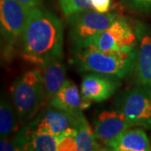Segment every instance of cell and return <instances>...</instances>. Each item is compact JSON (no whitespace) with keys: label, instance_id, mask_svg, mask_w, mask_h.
Here are the masks:
<instances>
[{"label":"cell","instance_id":"6da1fadb","mask_svg":"<svg viewBox=\"0 0 151 151\" xmlns=\"http://www.w3.org/2000/svg\"><path fill=\"white\" fill-rule=\"evenodd\" d=\"M22 54L28 62L41 66L63 56L64 27L53 13L40 7L30 9L21 37Z\"/></svg>","mask_w":151,"mask_h":151},{"label":"cell","instance_id":"7a4b0ae2","mask_svg":"<svg viewBox=\"0 0 151 151\" xmlns=\"http://www.w3.org/2000/svg\"><path fill=\"white\" fill-rule=\"evenodd\" d=\"M136 48L128 51H105L93 46L74 48L71 61L80 71L124 78L134 66Z\"/></svg>","mask_w":151,"mask_h":151},{"label":"cell","instance_id":"3957f363","mask_svg":"<svg viewBox=\"0 0 151 151\" xmlns=\"http://www.w3.org/2000/svg\"><path fill=\"white\" fill-rule=\"evenodd\" d=\"M11 92L18 117L23 121L33 118L47 100L39 69L24 72L14 81Z\"/></svg>","mask_w":151,"mask_h":151},{"label":"cell","instance_id":"277c9868","mask_svg":"<svg viewBox=\"0 0 151 151\" xmlns=\"http://www.w3.org/2000/svg\"><path fill=\"white\" fill-rule=\"evenodd\" d=\"M119 16L116 13H99L93 9L81 11L66 18L69 35L74 48L85 45L104 31Z\"/></svg>","mask_w":151,"mask_h":151},{"label":"cell","instance_id":"5b68a950","mask_svg":"<svg viewBox=\"0 0 151 151\" xmlns=\"http://www.w3.org/2000/svg\"><path fill=\"white\" fill-rule=\"evenodd\" d=\"M117 110L131 127L151 129V88L138 85L124 92L117 102Z\"/></svg>","mask_w":151,"mask_h":151},{"label":"cell","instance_id":"8992f818","mask_svg":"<svg viewBox=\"0 0 151 151\" xmlns=\"http://www.w3.org/2000/svg\"><path fill=\"white\" fill-rule=\"evenodd\" d=\"M30 9L16 0H0V34L5 41L7 56L21 40Z\"/></svg>","mask_w":151,"mask_h":151},{"label":"cell","instance_id":"52a82bcc","mask_svg":"<svg viewBox=\"0 0 151 151\" xmlns=\"http://www.w3.org/2000/svg\"><path fill=\"white\" fill-rule=\"evenodd\" d=\"M88 45L105 51H128L136 48L137 36L129 22L118 16L104 31L83 46Z\"/></svg>","mask_w":151,"mask_h":151},{"label":"cell","instance_id":"ba28073f","mask_svg":"<svg viewBox=\"0 0 151 151\" xmlns=\"http://www.w3.org/2000/svg\"><path fill=\"white\" fill-rule=\"evenodd\" d=\"M85 116L75 118L64 111L49 105L33 122L29 124L32 129L46 132L55 135L75 136L76 126Z\"/></svg>","mask_w":151,"mask_h":151},{"label":"cell","instance_id":"9c48e42d","mask_svg":"<svg viewBox=\"0 0 151 151\" xmlns=\"http://www.w3.org/2000/svg\"><path fill=\"white\" fill-rule=\"evenodd\" d=\"M137 36L134 74L138 85L151 88V26L139 22L134 28Z\"/></svg>","mask_w":151,"mask_h":151},{"label":"cell","instance_id":"30bf717a","mask_svg":"<svg viewBox=\"0 0 151 151\" xmlns=\"http://www.w3.org/2000/svg\"><path fill=\"white\" fill-rule=\"evenodd\" d=\"M119 86V78L97 73H86L81 81V92L87 101L101 103L112 97Z\"/></svg>","mask_w":151,"mask_h":151},{"label":"cell","instance_id":"8fae6325","mask_svg":"<svg viewBox=\"0 0 151 151\" xmlns=\"http://www.w3.org/2000/svg\"><path fill=\"white\" fill-rule=\"evenodd\" d=\"M50 105L75 118H79L84 115L83 111L90 107L91 102L82 97L81 90L73 81L66 79L59 91L50 100Z\"/></svg>","mask_w":151,"mask_h":151},{"label":"cell","instance_id":"7c38bea8","mask_svg":"<svg viewBox=\"0 0 151 151\" xmlns=\"http://www.w3.org/2000/svg\"><path fill=\"white\" fill-rule=\"evenodd\" d=\"M131 128L129 123L119 110L103 111L94 121L95 135L99 143L107 146L124 131Z\"/></svg>","mask_w":151,"mask_h":151},{"label":"cell","instance_id":"4fadbf2b","mask_svg":"<svg viewBox=\"0 0 151 151\" xmlns=\"http://www.w3.org/2000/svg\"><path fill=\"white\" fill-rule=\"evenodd\" d=\"M108 150L114 151H149L151 150L150 139L141 129H128L112 141Z\"/></svg>","mask_w":151,"mask_h":151},{"label":"cell","instance_id":"5bb4252c","mask_svg":"<svg viewBox=\"0 0 151 151\" xmlns=\"http://www.w3.org/2000/svg\"><path fill=\"white\" fill-rule=\"evenodd\" d=\"M40 67L45 97L47 100H50L66 80L65 65L62 58H56L46 62Z\"/></svg>","mask_w":151,"mask_h":151},{"label":"cell","instance_id":"9a60e30c","mask_svg":"<svg viewBox=\"0 0 151 151\" xmlns=\"http://www.w3.org/2000/svg\"><path fill=\"white\" fill-rule=\"evenodd\" d=\"M24 135V150L57 151L59 141L64 137L29 128V124L23 127Z\"/></svg>","mask_w":151,"mask_h":151},{"label":"cell","instance_id":"2e32d148","mask_svg":"<svg viewBox=\"0 0 151 151\" xmlns=\"http://www.w3.org/2000/svg\"><path fill=\"white\" fill-rule=\"evenodd\" d=\"M76 134L74 136L78 146V151L104 150L97 140L95 132L90 127L86 118L81 119L76 126Z\"/></svg>","mask_w":151,"mask_h":151},{"label":"cell","instance_id":"e0dca14e","mask_svg":"<svg viewBox=\"0 0 151 151\" xmlns=\"http://www.w3.org/2000/svg\"><path fill=\"white\" fill-rule=\"evenodd\" d=\"M18 114L9 103L0 100V138L9 139L18 129Z\"/></svg>","mask_w":151,"mask_h":151},{"label":"cell","instance_id":"ac0fdd59","mask_svg":"<svg viewBox=\"0 0 151 151\" xmlns=\"http://www.w3.org/2000/svg\"><path fill=\"white\" fill-rule=\"evenodd\" d=\"M60 9L66 18L81 11L93 9L90 0H58Z\"/></svg>","mask_w":151,"mask_h":151},{"label":"cell","instance_id":"d6986e66","mask_svg":"<svg viewBox=\"0 0 151 151\" xmlns=\"http://www.w3.org/2000/svg\"><path fill=\"white\" fill-rule=\"evenodd\" d=\"M57 151H78V146L72 135L64 136L58 143Z\"/></svg>","mask_w":151,"mask_h":151},{"label":"cell","instance_id":"ffe728a7","mask_svg":"<svg viewBox=\"0 0 151 151\" xmlns=\"http://www.w3.org/2000/svg\"><path fill=\"white\" fill-rule=\"evenodd\" d=\"M130 8L142 12H151V0H124Z\"/></svg>","mask_w":151,"mask_h":151},{"label":"cell","instance_id":"44dd1931","mask_svg":"<svg viewBox=\"0 0 151 151\" xmlns=\"http://www.w3.org/2000/svg\"><path fill=\"white\" fill-rule=\"evenodd\" d=\"M22 150L21 147L17 142L14 136L11 139H1L0 138V151H19Z\"/></svg>","mask_w":151,"mask_h":151},{"label":"cell","instance_id":"7402d4cb","mask_svg":"<svg viewBox=\"0 0 151 151\" xmlns=\"http://www.w3.org/2000/svg\"><path fill=\"white\" fill-rule=\"evenodd\" d=\"M93 10L99 13H108L110 9L112 0H90Z\"/></svg>","mask_w":151,"mask_h":151},{"label":"cell","instance_id":"603a6c76","mask_svg":"<svg viewBox=\"0 0 151 151\" xmlns=\"http://www.w3.org/2000/svg\"><path fill=\"white\" fill-rule=\"evenodd\" d=\"M16 1L27 7L28 9L39 8L43 3V0H16Z\"/></svg>","mask_w":151,"mask_h":151}]
</instances>
